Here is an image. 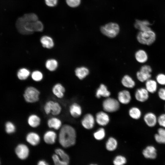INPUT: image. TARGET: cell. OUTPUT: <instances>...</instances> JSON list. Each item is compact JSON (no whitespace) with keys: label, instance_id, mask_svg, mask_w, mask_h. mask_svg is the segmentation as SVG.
<instances>
[{"label":"cell","instance_id":"obj_1","mask_svg":"<svg viewBox=\"0 0 165 165\" xmlns=\"http://www.w3.org/2000/svg\"><path fill=\"white\" fill-rule=\"evenodd\" d=\"M16 25L18 31L23 35H29L43 29L42 23L38 20L37 16L33 13L25 14L19 18Z\"/></svg>","mask_w":165,"mask_h":165},{"label":"cell","instance_id":"obj_2","mask_svg":"<svg viewBox=\"0 0 165 165\" xmlns=\"http://www.w3.org/2000/svg\"><path fill=\"white\" fill-rule=\"evenodd\" d=\"M76 139V131L73 127L67 124L62 125L58 135V141L62 146L68 148L74 145Z\"/></svg>","mask_w":165,"mask_h":165},{"label":"cell","instance_id":"obj_3","mask_svg":"<svg viewBox=\"0 0 165 165\" xmlns=\"http://www.w3.org/2000/svg\"><path fill=\"white\" fill-rule=\"evenodd\" d=\"M137 38L140 43L150 45L155 41L156 35L151 29L144 31H140L138 33Z\"/></svg>","mask_w":165,"mask_h":165},{"label":"cell","instance_id":"obj_4","mask_svg":"<svg viewBox=\"0 0 165 165\" xmlns=\"http://www.w3.org/2000/svg\"><path fill=\"white\" fill-rule=\"evenodd\" d=\"M40 92L36 88L29 86L25 90L23 96L27 103H33L38 102L39 99Z\"/></svg>","mask_w":165,"mask_h":165},{"label":"cell","instance_id":"obj_5","mask_svg":"<svg viewBox=\"0 0 165 165\" xmlns=\"http://www.w3.org/2000/svg\"><path fill=\"white\" fill-rule=\"evenodd\" d=\"M44 111L47 115L51 114L56 116L59 115L62 111V107L58 102L53 101H47L44 105Z\"/></svg>","mask_w":165,"mask_h":165},{"label":"cell","instance_id":"obj_6","mask_svg":"<svg viewBox=\"0 0 165 165\" xmlns=\"http://www.w3.org/2000/svg\"><path fill=\"white\" fill-rule=\"evenodd\" d=\"M119 25L114 23H108L102 26L100 29L103 34L110 38L116 37L119 34Z\"/></svg>","mask_w":165,"mask_h":165},{"label":"cell","instance_id":"obj_7","mask_svg":"<svg viewBox=\"0 0 165 165\" xmlns=\"http://www.w3.org/2000/svg\"><path fill=\"white\" fill-rule=\"evenodd\" d=\"M119 102L118 100L113 98H106L103 101L102 107L106 112L112 113L118 110L120 107Z\"/></svg>","mask_w":165,"mask_h":165},{"label":"cell","instance_id":"obj_8","mask_svg":"<svg viewBox=\"0 0 165 165\" xmlns=\"http://www.w3.org/2000/svg\"><path fill=\"white\" fill-rule=\"evenodd\" d=\"M152 72L151 67L148 65L142 66L141 68L140 71H138L136 74L138 79L141 82L146 81L151 77L150 73Z\"/></svg>","mask_w":165,"mask_h":165},{"label":"cell","instance_id":"obj_9","mask_svg":"<svg viewBox=\"0 0 165 165\" xmlns=\"http://www.w3.org/2000/svg\"><path fill=\"white\" fill-rule=\"evenodd\" d=\"M95 118L90 113H87L83 117L81 121L82 126L85 129L90 130L93 128L95 125Z\"/></svg>","mask_w":165,"mask_h":165},{"label":"cell","instance_id":"obj_10","mask_svg":"<svg viewBox=\"0 0 165 165\" xmlns=\"http://www.w3.org/2000/svg\"><path fill=\"white\" fill-rule=\"evenodd\" d=\"M29 152L28 146L24 144L18 145L15 149L16 155L21 160L26 159L29 156Z\"/></svg>","mask_w":165,"mask_h":165},{"label":"cell","instance_id":"obj_11","mask_svg":"<svg viewBox=\"0 0 165 165\" xmlns=\"http://www.w3.org/2000/svg\"><path fill=\"white\" fill-rule=\"evenodd\" d=\"M96 122L99 125L104 126L107 125L110 121V118L105 112L100 111L96 115Z\"/></svg>","mask_w":165,"mask_h":165},{"label":"cell","instance_id":"obj_12","mask_svg":"<svg viewBox=\"0 0 165 165\" xmlns=\"http://www.w3.org/2000/svg\"><path fill=\"white\" fill-rule=\"evenodd\" d=\"M26 141L30 145L35 146L38 145L40 142L41 138L39 135L34 131L28 132L26 136Z\"/></svg>","mask_w":165,"mask_h":165},{"label":"cell","instance_id":"obj_13","mask_svg":"<svg viewBox=\"0 0 165 165\" xmlns=\"http://www.w3.org/2000/svg\"><path fill=\"white\" fill-rule=\"evenodd\" d=\"M57 137L56 132L53 130H50L45 132L43 136V139L46 144L53 145L55 143Z\"/></svg>","mask_w":165,"mask_h":165},{"label":"cell","instance_id":"obj_14","mask_svg":"<svg viewBox=\"0 0 165 165\" xmlns=\"http://www.w3.org/2000/svg\"><path fill=\"white\" fill-rule=\"evenodd\" d=\"M69 111L70 115L74 118L79 117L82 113V109L81 106L76 102H74L70 105Z\"/></svg>","mask_w":165,"mask_h":165},{"label":"cell","instance_id":"obj_15","mask_svg":"<svg viewBox=\"0 0 165 165\" xmlns=\"http://www.w3.org/2000/svg\"><path fill=\"white\" fill-rule=\"evenodd\" d=\"M131 97L130 92L126 90H122L118 94V100L123 104L127 105L130 101Z\"/></svg>","mask_w":165,"mask_h":165},{"label":"cell","instance_id":"obj_16","mask_svg":"<svg viewBox=\"0 0 165 165\" xmlns=\"http://www.w3.org/2000/svg\"><path fill=\"white\" fill-rule=\"evenodd\" d=\"M148 93L146 88H142L138 89L136 90L135 94V98L139 102H145L148 98Z\"/></svg>","mask_w":165,"mask_h":165},{"label":"cell","instance_id":"obj_17","mask_svg":"<svg viewBox=\"0 0 165 165\" xmlns=\"http://www.w3.org/2000/svg\"><path fill=\"white\" fill-rule=\"evenodd\" d=\"M47 125L49 128L56 130H60L62 126L61 120L55 117L49 118L47 120Z\"/></svg>","mask_w":165,"mask_h":165},{"label":"cell","instance_id":"obj_18","mask_svg":"<svg viewBox=\"0 0 165 165\" xmlns=\"http://www.w3.org/2000/svg\"><path fill=\"white\" fill-rule=\"evenodd\" d=\"M144 119L147 125L150 127L155 126L157 122V118L156 115L152 112L146 113L144 116Z\"/></svg>","mask_w":165,"mask_h":165},{"label":"cell","instance_id":"obj_19","mask_svg":"<svg viewBox=\"0 0 165 165\" xmlns=\"http://www.w3.org/2000/svg\"><path fill=\"white\" fill-rule=\"evenodd\" d=\"M27 123L29 126L31 127L36 128L40 125L41 119L37 115L32 114L28 116L27 119Z\"/></svg>","mask_w":165,"mask_h":165},{"label":"cell","instance_id":"obj_20","mask_svg":"<svg viewBox=\"0 0 165 165\" xmlns=\"http://www.w3.org/2000/svg\"><path fill=\"white\" fill-rule=\"evenodd\" d=\"M65 91V88L60 83L55 84L52 89L53 94L59 99H61L64 97Z\"/></svg>","mask_w":165,"mask_h":165},{"label":"cell","instance_id":"obj_21","mask_svg":"<svg viewBox=\"0 0 165 165\" xmlns=\"http://www.w3.org/2000/svg\"><path fill=\"white\" fill-rule=\"evenodd\" d=\"M111 93L108 90L107 87L103 84H101L97 90L95 96L97 98H100L101 97L107 98L109 97Z\"/></svg>","mask_w":165,"mask_h":165},{"label":"cell","instance_id":"obj_22","mask_svg":"<svg viewBox=\"0 0 165 165\" xmlns=\"http://www.w3.org/2000/svg\"><path fill=\"white\" fill-rule=\"evenodd\" d=\"M143 154L146 158L155 159L157 155L156 149L152 146H148L143 150Z\"/></svg>","mask_w":165,"mask_h":165},{"label":"cell","instance_id":"obj_23","mask_svg":"<svg viewBox=\"0 0 165 165\" xmlns=\"http://www.w3.org/2000/svg\"><path fill=\"white\" fill-rule=\"evenodd\" d=\"M75 75L80 79L85 78L89 73V69L85 67H81L77 68L75 70Z\"/></svg>","mask_w":165,"mask_h":165},{"label":"cell","instance_id":"obj_24","mask_svg":"<svg viewBox=\"0 0 165 165\" xmlns=\"http://www.w3.org/2000/svg\"><path fill=\"white\" fill-rule=\"evenodd\" d=\"M150 25V24L148 21L136 20L134 24V26L136 28L139 30L140 31H144L151 29L148 27Z\"/></svg>","mask_w":165,"mask_h":165},{"label":"cell","instance_id":"obj_25","mask_svg":"<svg viewBox=\"0 0 165 165\" xmlns=\"http://www.w3.org/2000/svg\"><path fill=\"white\" fill-rule=\"evenodd\" d=\"M40 42L43 47L51 49L54 46V42L52 38L48 36H42L40 39Z\"/></svg>","mask_w":165,"mask_h":165},{"label":"cell","instance_id":"obj_26","mask_svg":"<svg viewBox=\"0 0 165 165\" xmlns=\"http://www.w3.org/2000/svg\"><path fill=\"white\" fill-rule=\"evenodd\" d=\"M158 133L154 136L156 141L158 143L165 144V128H160L158 129Z\"/></svg>","mask_w":165,"mask_h":165},{"label":"cell","instance_id":"obj_27","mask_svg":"<svg viewBox=\"0 0 165 165\" xmlns=\"http://www.w3.org/2000/svg\"><path fill=\"white\" fill-rule=\"evenodd\" d=\"M121 83L123 86L129 88H133L135 85L134 81L128 75H126L123 77L121 80Z\"/></svg>","mask_w":165,"mask_h":165},{"label":"cell","instance_id":"obj_28","mask_svg":"<svg viewBox=\"0 0 165 165\" xmlns=\"http://www.w3.org/2000/svg\"><path fill=\"white\" fill-rule=\"evenodd\" d=\"M118 142L117 140L114 138L110 137L107 141L105 147L106 149L110 151L115 150L117 146Z\"/></svg>","mask_w":165,"mask_h":165},{"label":"cell","instance_id":"obj_29","mask_svg":"<svg viewBox=\"0 0 165 165\" xmlns=\"http://www.w3.org/2000/svg\"><path fill=\"white\" fill-rule=\"evenodd\" d=\"M135 57L137 61L141 63L145 62L148 59V56L146 52L143 50H139L135 53Z\"/></svg>","mask_w":165,"mask_h":165},{"label":"cell","instance_id":"obj_30","mask_svg":"<svg viewBox=\"0 0 165 165\" xmlns=\"http://www.w3.org/2000/svg\"><path fill=\"white\" fill-rule=\"evenodd\" d=\"M146 89L148 92L151 93H153L156 91L157 84L156 82L154 80L148 79L146 81Z\"/></svg>","mask_w":165,"mask_h":165},{"label":"cell","instance_id":"obj_31","mask_svg":"<svg viewBox=\"0 0 165 165\" xmlns=\"http://www.w3.org/2000/svg\"><path fill=\"white\" fill-rule=\"evenodd\" d=\"M129 114L132 119H138L141 117V112L140 110L138 108L134 107L131 108L129 110Z\"/></svg>","mask_w":165,"mask_h":165},{"label":"cell","instance_id":"obj_32","mask_svg":"<svg viewBox=\"0 0 165 165\" xmlns=\"http://www.w3.org/2000/svg\"><path fill=\"white\" fill-rule=\"evenodd\" d=\"M45 65L46 68L48 70L51 71H53L57 68L58 66V62L55 59H50L46 61Z\"/></svg>","mask_w":165,"mask_h":165},{"label":"cell","instance_id":"obj_33","mask_svg":"<svg viewBox=\"0 0 165 165\" xmlns=\"http://www.w3.org/2000/svg\"><path fill=\"white\" fill-rule=\"evenodd\" d=\"M30 74L29 71L25 68L20 69L18 72L17 76L19 79L21 80L26 79Z\"/></svg>","mask_w":165,"mask_h":165},{"label":"cell","instance_id":"obj_34","mask_svg":"<svg viewBox=\"0 0 165 165\" xmlns=\"http://www.w3.org/2000/svg\"><path fill=\"white\" fill-rule=\"evenodd\" d=\"M55 152L62 160L69 163V156L61 148H57L55 149Z\"/></svg>","mask_w":165,"mask_h":165},{"label":"cell","instance_id":"obj_35","mask_svg":"<svg viewBox=\"0 0 165 165\" xmlns=\"http://www.w3.org/2000/svg\"><path fill=\"white\" fill-rule=\"evenodd\" d=\"M106 135L105 129L103 128H100L95 132L93 136L95 139L97 140H101L105 137Z\"/></svg>","mask_w":165,"mask_h":165},{"label":"cell","instance_id":"obj_36","mask_svg":"<svg viewBox=\"0 0 165 165\" xmlns=\"http://www.w3.org/2000/svg\"><path fill=\"white\" fill-rule=\"evenodd\" d=\"M52 158L55 165H68L69 164V162L63 160L56 154H53Z\"/></svg>","mask_w":165,"mask_h":165},{"label":"cell","instance_id":"obj_37","mask_svg":"<svg viewBox=\"0 0 165 165\" xmlns=\"http://www.w3.org/2000/svg\"><path fill=\"white\" fill-rule=\"evenodd\" d=\"M127 162L126 158L121 155L117 156L113 160V163L114 165H124Z\"/></svg>","mask_w":165,"mask_h":165},{"label":"cell","instance_id":"obj_38","mask_svg":"<svg viewBox=\"0 0 165 165\" xmlns=\"http://www.w3.org/2000/svg\"><path fill=\"white\" fill-rule=\"evenodd\" d=\"M32 79L35 81L38 82L41 81L43 78L42 73L39 71H34L31 75Z\"/></svg>","mask_w":165,"mask_h":165},{"label":"cell","instance_id":"obj_39","mask_svg":"<svg viewBox=\"0 0 165 165\" xmlns=\"http://www.w3.org/2000/svg\"><path fill=\"white\" fill-rule=\"evenodd\" d=\"M6 130L8 134L12 133L15 131L16 127L12 122H7L6 124Z\"/></svg>","mask_w":165,"mask_h":165},{"label":"cell","instance_id":"obj_40","mask_svg":"<svg viewBox=\"0 0 165 165\" xmlns=\"http://www.w3.org/2000/svg\"><path fill=\"white\" fill-rule=\"evenodd\" d=\"M67 5L72 7L78 6L80 4L81 0H66Z\"/></svg>","mask_w":165,"mask_h":165},{"label":"cell","instance_id":"obj_41","mask_svg":"<svg viewBox=\"0 0 165 165\" xmlns=\"http://www.w3.org/2000/svg\"><path fill=\"white\" fill-rule=\"evenodd\" d=\"M157 122L160 126L165 128V114L159 116L157 118Z\"/></svg>","mask_w":165,"mask_h":165},{"label":"cell","instance_id":"obj_42","mask_svg":"<svg viewBox=\"0 0 165 165\" xmlns=\"http://www.w3.org/2000/svg\"><path fill=\"white\" fill-rule=\"evenodd\" d=\"M156 79L159 84L165 85V75L162 74H160L157 76Z\"/></svg>","mask_w":165,"mask_h":165},{"label":"cell","instance_id":"obj_43","mask_svg":"<svg viewBox=\"0 0 165 165\" xmlns=\"http://www.w3.org/2000/svg\"><path fill=\"white\" fill-rule=\"evenodd\" d=\"M45 1L46 4L50 7L55 6L58 2V0H45Z\"/></svg>","mask_w":165,"mask_h":165},{"label":"cell","instance_id":"obj_44","mask_svg":"<svg viewBox=\"0 0 165 165\" xmlns=\"http://www.w3.org/2000/svg\"><path fill=\"white\" fill-rule=\"evenodd\" d=\"M158 94L160 99L165 101V88L160 89L158 91Z\"/></svg>","mask_w":165,"mask_h":165},{"label":"cell","instance_id":"obj_45","mask_svg":"<svg viewBox=\"0 0 165 165\" xmlns=\"http://www.w3.org/2000/svg\"><path fill=\"white\" fill-rule=\"evenodd\" d=\"M37 165H50L46 161L44 160H41L38 161Z\"/></svg>","mask_w":165,"mask_h":165},{"label":"cell","instance_id":"obj_46","mask_svg":"<svg viewBox=\"0 0 165 165\" xmlns=\"http://www.w3.org/2000/svg\"><path fill=\"white\" fill-rule=\"evenodd\" d=\"M90 165H97V164H90Z\"/></svg>","mask_w":165,"mask_h":165},{"label":"cell","instance_id":"obj_47","mask_svg":"<svg viewBox=\"0 0 165 165\" xmlns=\"http://www.w3.org/2000/svg\"></svg>","mask_w":165,"mask_h":165}]
</instances>
